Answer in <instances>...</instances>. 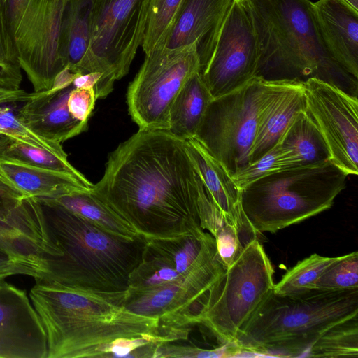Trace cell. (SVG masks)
Returning <instances> with one entry per match:
<instances>
[{"label":"cell","instance_id":"8fae6325","mask_svg":"<svg viewBox=\"0 0 358 358\" xmlns=\"http://www.w3.org/2000/svg\"><path fill=\"white\" fill-rule=\"evenodd\" d=\"M201 69L197 44L176 49L157 47L130 83L128 110L139 129L169 130V112L187 80Z\"/></svg>","mask_w":358,"mask_h":358},{"label":"cell","instance_id":"cb8c5ba5","mask_svg":"<svg viewBox=\"0 0 358 358\" xmlns=\"http://www.w3.org/2000/svg\"><path fill=\"white\" fill-rule=\"evenodd\" d=\"M91 189H78L52 198L38 199L61 206L113 235L127 238L143 237Z\"/></svg>","mask_w":358,"mask_h":358},{"label":"cell","instance_id":"836d02e7","mask_svg":"<svg viewBox=\"0 0 358 358\" xmlns=\"http://www.w3.org/2000/svg\"><path fill=\"white\" fill-rule=\"evenodd\" d=\"M241 351L235 343L222 344L215 349L199 348H171L159 345L155 357H239Z\"/></svg>","mask_w":358,"mask_h":358},{"label":"cell","instance_id":"d4e9b609","mask_svg":"<svg viewBox=\"0 0 358 358\" xmlns=\"http://www.w3.org/2000/svg\"><path fill=\"white\" fill-rule=\"evenodd\" d=\"M279 141L292 152L296 166L329 161L324 139L306 109L296 115Z\"/></svg>","mask_w":358,"mask_h":358},{"label":"cell","instance_id":"2e32d148","mask_svg":"<svg viewBox=\"0 0 358 358\" xmlns=\"http://www.w3.org/2000/svg\"><path fill=\"white\" fill-rule=\"evenodd\" d=\"M186 148L201 180L225 222L237 231L243 245L259 235L244 213L241 189L222 164L196 138L185 140Z\"/></svg>","mask_w":358,"mask_h":358},{"label":"cell","instance_id":"44dd1931","mask_svg":"<svg viewBox=\"0 0 358 358\" xmlns=\"http://www.w3.org/2000/svg\"><path fill=\"white\" fill-rule=\"evenodd\" d=\"M0 172L28 197L52 198L92 189L69 173L17 161L0 159Z\"/></svg>","mask_w":358,"mask_h":358},{"label":"cell","instance_id":"d6a6232c","mask_svg":"<svg viewBox=\"0 0 358 358\" xmlns=\"http://www.w3.org/2000/svg\"><path fill=\"white\" fill-rule=\"evenodd\" d=\"M358 287V252L343 255L318 278L315 288L343 289Z\"/></svg>","mask_w":358,"mask_h":358},{"label":"cell","instance_id":"7402d4cb","mask_svg":"<svg viewBox=\"0 0 358 358\" xmlns=\"http://www.w3.org/2000/svg\"><path fill=\"white\" fill-rule=\"evenodd\" d=\"M95 0H68L60 36V55L64 68L80 74L91 36Z\"/></svg>","mask_w":358,"mask_h":358},{"label":"cell","instance_id":"e0dca14e","mask_svg":"<svg viewBox=\"0 0 358 358\" xmlns=\"http://www.w3.org/2000/svg\"><path fill=\"white\" fill-rule=\"evenodd\" d=\"M73 87L29 93L17 117L37 135L54 142L62 143L76 136L87 129V122L77 120L69 111L67 100Z\"/></svg>","mask_w":358,"mask_h":358},{"label":"cell","instance_id":"ffe728a7","mask_svg":"<svg viewBox=\"0 0 358 358\" xmlns=\"http://www.w3.org/2000/svg\"><path fill=\"white\" fill-rule=\"evenodd\" d=\"M305 109L304 82L289 80L262 113L249 162L257 160L275 145L296 115Z\"/></svg>","mask_w":358,"mask_h":358},{"label":"cell","instance_id":"52a82bcc","mask_svg":"<svg viewBox=\"0 0 358 358\" xmlns=\"http://www.w3.org/2000/svg\"><path fill=\"white\" fill-rule=\"evenodd\" d=\"M274 268L255 238L242 248L210 291L196 320L222 344L234 343L273 291Z\"/></svg>","mask_w":358,"mask_h":358},{"label":"cell","instance_id":"d590c367","mask_svg":"<svg viewBox=\"0 0 358 358\" xmlns=\"http://www.w3.org/2000/svg\"><path fill=\"white\" fill-rule=\"evenodd\" d=\"M29 95V93L22 89L13 90L0 86V106L23 103Z\"/></svg>","mask_w":358,"mask_h":358},{"label":"cell","instance_id":"83f0119b","mask_svg":"<svg viewBox=\"0 0 358 358\" xmlns=\"http://www.w3.org/2000/svg\"><path fill=\"white\" fill-rule=\"evenodd\" d=\"M341 257H329L312 254L288 270L274 285L273 292L279 294H292L315 289L318 278Z\"/></svg>","mask_w":358,"mask_h":358},{"label":"cell","instance_id":"6da1fadb","mask_svg":"<svg viewBox=\"0 0 358 358\" xmlns=\"http://www.w3.org/2000/svg\"><path fill=\"white\" fill-rule=\"evenodd\" d=\"M203 186L185 140L166 130L138 129L110 153L91 191L150 240L203 229Z\"/></svg>","mask_w":358,"mask_h":358},{"label":"cell","instance_id":"1f68e13d","mask_svg":"<svg viewBox=\"0 0 358 358\" xmlns=\"http://www.w3.org/2000/svg\"><path fill=\"white\" fill-rule=\"evenodd\" d=\"M0 135L37 147L61 157H68L62 143L44 138L22 123L11 108L0 106Z\"/></svg>","mask_w":358,"mask_h":358},{"label":"cell","instance_id":"277c9868","mask_svg":"<svg viewBox=\"0 0 358 358\" xmlns=\"http://www.w3.org/2000/svg\"><path fill=\"white\" fill-rule=\"evenodd\" d=\"M259 48L257 76L266 80L316 78L357 96L358 79L334 58L310 0H246Z\"/></svg>","mask_w":358,"mask_h":358},{"label":"cell","instance_id":"8992f818","mask_svg":"<svg viewBox=\"0 0 358 358\" xmlns=\"http://www.w3.org/2000/svg\"><path fill=\"white\" fill-rule=\"evenodd\" d=\"M347 176L330 161L282 169L241 190V206L259 234H275L331 208Z\"/></svg>","mask_w":358,"mask_h":358},{"label":"cell","instance_id":"4316f807","mask_svg":"<svg viewBox=\"0 0 358 358\" xmlns=\"http://www.w3.org/2000/svg\"><path fill=\"white\" fill-rule=\"evenodd\" d=\"M303 357H358V316L340 322L324 331Z\"/></svg>","mask_w":358,"mask_h":358},{"label":"cell","instance_id":"f35d334b","mask_svg":"<svg viewBox=\"0 0 358 358\" xmlns=\"http://www.w3.org/2000/svg\"><path fill=\"white\" fill-rule=\"evenodd\" d=\"M6 0H0V3L1 4H3L5 3Z\"/></svg>","mask_w":358,"mask_h":358},{"label":"cell","instance_id":"7c38bea8","mask_svg":"<svg viewBox=\"0 0 358 358\" xmlns=\"http://www.w3.org/2000/svg\"><path fill=\"white\" fill-rule=\"evenodd\" d=\"M67 1L27 0L13 32L20 68L34 92L51 89L64 69L60 36Z\"/></svg>","mask_w":358,"mask_h":358},{"label":"cell","instance_id":"f546056e","mask_svg":"<svg viewBox=\"0 0 358 358\" xmlns=\"http://www.w3.org/2000/svg\"><path fill=\"white\" fill-rule=\"evenodd\" d=\"M182 0H150L142 48L147 55L164 38Z\"/></svg>","mask_w":358,"mask_h":358},{"label":"cell","instance_id":"30bf717a","mask_svg":"<svg viewBox=\"0 0 358 358\" xmlns=\"http://www.w3.org/2000/svg\"><path fill=\"white\" fill-rule=\"evenodd\" d=\"M200 73L213 98L257 76L259 48L246 0H235L220 23L198 46Z\"/></svg>","mask_w":358,"mask_h":358},{"label":"cell","instance_id":"603a6c76","mask_svg":"<svg viewBox=\"0 0 358 358\" xmlns=\"http://www.w3.org/2000/svg\"><path fill=\"white\" fill-rule=\"evenodd\" d=\"M213 99L200 71L193 74L173 102L168 131L184 140L194 138Z\"/></svg>","mask_w":358,"mask_h":358},{"label":"cell","instance_id":"d6986e66","mask_svg":"<svg viewBox=\"0 0 358 358\" xmlns=\"http://www.w3.org/2000/svg\"><path fill=\"white\" fill-rule=\"evenodd\" d=\"M235 0H182L157 46L176 49L201 42L222 22Z\"/></svg>","mask_w":358,"mask_h":358},{"label":"cell","instance_id":"e575fe53","mask_svg":"<svg viewBox=\"0 0 358 358\" xmlns=\"http://www.w3.org/2000/svg\"><path fill=\"white\" fill-rule=\"evenodd\" d=\"M96 100L94 89L73 87L67 100V107L75 119L83 122H88Z\"/></svg>","mask_w":358,"mask_h":358},{"label":"cell","instance_id":"ac0fdd59","mask_svg":"<svg viewBox=\"0 0 358 358\" xmlns=\"http://www.w3.org/2000/svg\"><path fill=\"white\" fill-rule=\"evenodd\" d=\"M322 36L336 61L358 79V9L347 0L313 3Z\"/></svg>","mask_w":358,"mask_h":358},{"label":"cell","instance_id":"74e56055","mask_svg":"<svg viewBox=\"0 0 358 358\" xmlns=\"http://www.w3.org/2000/svg\"><path fill=\"white\" fill-rule=\"evenodd\" d=\"M78 75L65 67L55 76L51 90H60L69 87Z\"/></svg>","mask_w":358,"mask_h":358},{"label":"cell","instance_id":"4fadbf2b","mask_svg":"<svg viewBox=\"0 0 358 358\" xmlns=\"http://www.w3.org/2000/svg\"><path fill=\"white\" fill-rule=\"evenodd\" d=\"M306 110L322 134L329 161L347 176L358 173V100L316 78L304 82Z\"/></svg>","mask_w":358,"mask_h":358},{"label":"cell","instance_id":"5bb4252c","mask_svg":"<svg viewBox=\"0 0 358 358\" xmlns=\"http://www.w3.org/2000/svg\"><path fill=\"white\" fill-rule=\"evenodd\" d=\"M49 242L41 203L0 172V248L31 262L46 250Z\"/></svg>","mask_w":358,"mask_h":358},{"label":"cell","instance_id":"f1b7e54d","mask_svg":"<svg viewBox=\"0 0 358 358\" xmlns=\"http://www.w3.org/2000/svg\"><path fill=\"white\" fill-rule=\"evenodd\" d=\"M296 166L291 151L280 141L257 160L249 162L231 176L241 190L255 181L282 169Z\"/></svg>","mask_w":358,"mask_h":358},{"label":"cell","instance_id":"8d00e7d4","mask_svg":"<svg viewBox=\"0 0 358 358\" xmlns=\"http://www.w3.org/2000/svg\"><path fill=\"white\" fill-rule=\"evenodd\" d=\"M102 75L99 72H90L78 75L72 83L76 88L94 89L99 83Z\"/></svg>","mask_w":358,"mask_h":358},{"label":"cell","instance_id":"4dcf8cb0","mask_svg":"<svg viewBox=\"0 0 358 358\" xmlns=\"http://www.w3.org/2000/svg\"><path fill=\"white\" fill-rule=\"evenodd\" d=\"M22 81V69L3 6L0 3V86L18 90Z\"/></svg>","mask_w":358,"mask_h":358},{"label":"cell","instance_id":"9a60e30c","mask_svg":"<svg viewBox=\"0 0 358 358\" xmlns=\"http://www.w3.org/2000/svg\"><path fill=\"white\" fill-rule=\"evenodd\" d=\"M46 335L25 290L0 281V358H46Z\"/></svg>","mask_w":358,"mask_h":358},{"label":"cell","instance_id":"ba28073f","mask_svg":"<svg viewBox=\"0 0 358 358\" xmlns=\"http://www.w3.org/2000/svg\"><path fill=\"white\" fill-rule=\"evenodd\" d=\"M288 81L256 76L210 103L194 138L231 176L248 164L262 113Z\"/></svg>","mask_w":358,"mask_h":358},{"label":"cell","instance_id":"5b68a950","mask_svg":"<svg viewBox=\"0 0 358 358\" xmlns=\"http://www.w3.org/2000/svg\"><path fill=\"white\" fill-rule=\"evenodd\" d=\"M358 316V287L273 291L234 343L246 356L303 357L327 329Z\"/></svg>","mask_w":358,"mask_h":358},{"label":"cell","instance_id":"3957f363","mask_svg":"<svg viewBox=\"0 0 358 358\" xmlns=\"http://www.w3.org/2000/svg\"><path fill=\"white\" fill-rule=\"evenodd\" d=\"M37 199L49 236L62 252L48 258V273L41 280L124 299L147 240L113 235L61 206Z\"/></svg>","mask_w":358,"mask_h":358},{"label":"cell","instance_id":"484cf974","mask_svg":"<svg viewBox=\"0 0 358 358\" xmlns=\"http://www.w3.org/2000/svg\"><path fill=\"white\" fill-rule=\"evenodd\" d=\"M0 159L17 161L64 172L76 177L89 188H92L94 185L71 165L68 157H61L3 135H0Z\"/></svg>","mask_w":358,"mask_h":358},{"label":"cell","instance_id":"9c48e42d","mask_svg":"<svg viewBox=\"0 0 358 358\" xmlns=\"http://www.w3.org/2000/svg\"><path fill=\"white\" fill-rule=\"evenodd\" d=\"M150 0H95L90 45L80 74L99 72L96 99L106 98L126 76L142 46Z\"/></svg>","mask_w":358,"mask_h":358},{"label":"cell","instance_id":"7a4b0ae2","mask_svg":"<svg viewBox=\"0 0 358 358\" xmlns=\"http://www.w3.org/2000/svg\"><path fill=\"white\" fill-rule=\"evenodd\" d=\"M29 297L45 332L46 358L108 357L122 338L166 342L159 318L129 310L121 298L48 280H36Z\"/></svg>","mask_w":358,"mask_h":358}]
</instances>
